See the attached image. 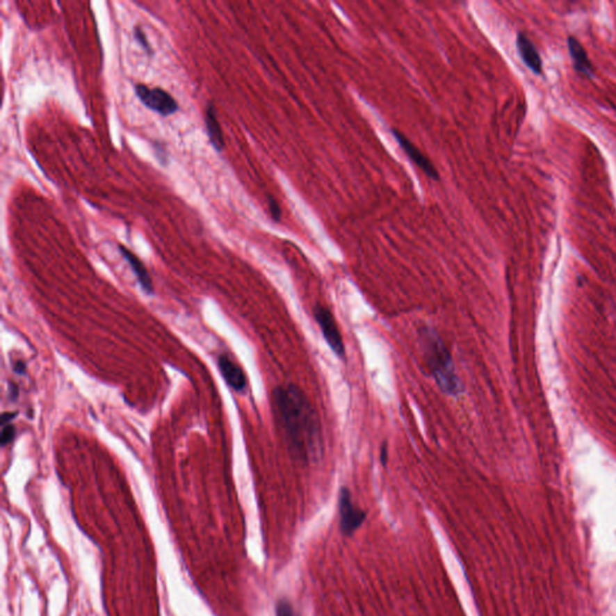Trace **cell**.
<instances>
[{"label":"cell","instance_id":"cell-4","mask_svg":"<svg viewBox=\"0 0 616 616\" xmlns=\"http://www.w3.org/2000/svg\"><path fill=\"white\" fill-rule=\"evenodd\" d=\"M313 316L316 318L326 343L329 344L331 350L339 359H344L346 348H344L343 339L341 336L332 312L323 305H316L313 308Z\"/></svg>","mask_w":616,"mask_h":616},{"label":"cell","instance_id":"cell-3","mask_svg":"<svg viewBox=\"0 0 616 616\" xmlns=\"http://www.w3.org/2000/svg\"><path fill=\"white\" fill-rule=\"evenodd\" d=\"M134 90L136 97L146 108L159 113L161 116H170L179 110L176 99L161 87L151 88L143 83H138L134 86Z\"/></svg>","mask_w":616,"mask_h":616},{"label":"cell","instance_id":"cell-16","mask_svg":"<svg viewBox=\"0 0 616 616\" xmlns=\"http://www.w3.org/2000/svg\"><path fill=\"white\" fill-rule=\"evenodd\" d=\"M154 148H156V158L161 161V165H166L168 164V153L164 151V146L159 145V143H156Z\"/></svg>","mask_w":616,"mask_h":616},{"label":"cell","instance_id":"cell-12","mask_svg":"<svg viewBox=\"0 0 616 616\" xmlns=\"http://www.w3.org/2000/svg\"><path fill=\"white\" fill-rule=\"evenodd\" d=\"M15 416H16L15 413L6 412L1 416V435H0L1 447L8 446L10 442H13V439L15 438L16 430H15L14 425L11 424V420H13V418H15Z\"/></svg>","mask_w":616,"mask_h":616},{"label":"cell","instance_id":"cell-5","mask_svg":"<svg viewBox=\"0 0 616 616\" xmlns=\"http://www.w3.org/2000/svg\"><path fill=\"white\" fill-rule=\"evenodd\" d=\"M339 527L341 532L346 537H352L357 532V528L362 526L365 519H366V513L362 509L357 508L352 501V494L349 492L348 487H341L339 490Z\"/></svg>","mask_w":616,"mask_h":616},{"label":"cell","instance_id":"cell-7","mask_svg":"<svg viewBox=\"0 0 616 616\" xmlns=\"http://www.w3.org/2000/svg\"><path fill=\"white\" fill-rule=\"evenodd\" d=\"M218 367L224 380L232 387L235 391H243L246 389L247 378L245 372L236 362H232V359L222 354L218 357Z\"/></svg>","mask_w":616,"mask_h":616},{"label":"cell","instance_id":"cell-18","mask_svg":"<svg viewBox=\"0 0 616 616\" xmlns=\"http://www.w3.org/2000/svg\"><path fill=\"white\" fill-rule=\"evenodd\" d=\"M24 370H26V365H24L22 362H18L17 364H16V366H15V371L18 372V373H23Z\"/></svg>","mask_w":616,"mask_h":616},{"label":"cell","instance_id":"cell-2","mask_svg":"<svg viewBox=\"0 0 616 616\" xmlns=\"http://www.w3.org/2000/svg\"><path fill=\"white\" fill-rule=\"evenodd\" d=\"M420 344L430 373L443 393L457 396L462 391L460 380L456 375L455 366L444 341L431 326L420 329Z\"/></svg>","mask_w":616,"mask_h":616},{"label":"cell","instance_id":"cell-11","mask_svg":"<svg viewBox=\"0 0 616 616\" xmlns=\"http://www.w3.org/2000/svg\"><path fill=\"white\" fill-rule=\"evenodd\" d=\"M567 44L569 54H571L572 57V62L574 64L576 72H581V74L587 77L592 76L594 67H592V64L590 62L585 49L573 36L568 38Z\"/></svg>","mask_w":616,"mask_h":616},{"label":"cell","instance_id":"cell-9","mask_svg":"<svg viewBox=\"0 0 616 616\" xmlns=\"http://www.w3.org/2000/svg\"><path fill=\"white\" fill-rule=\"evenodd\" d=\"M118 248H120V252H121V254L123 255V258H124V259L128 261V264H129L130 268H131L133 273H135V276L138 278L140 286H143V291H146L147 294H152L153 291H154V289H153L152 277H151V275L148 273L147 268L145 266V264H143V261L140 260L139 257L134 254L129 248L122 246V245H120Z\"/></svg>","mask_w":616,"mask_h":616},{"label":"cell","instance_id":"cell-14","mask_svg":"<svg viewBox=\"0 0 616 616\" xmlns=\"http://www.w3.org/2000/svg\"><path fill=\"white\" fill-rule=\"evenodd\" d=\"M276 616H296L291 603L286 599H282L276 604Z\"/></svg>","mask_w":616,"mask_h":616},{"label":"cell","instance_id":"cell-10","mask_svg":"<svg viewBox=\"0 0 616 616\" xmlns=\"http://www.w3.org/2000/svg\"><path fill=\"white\" fill-rule=\"evenodd\" d=\"M205 124L211 145L213 146L217 152H222L224 146H225V141H224L223 131L219 124L213 104H209V106L206 108Z\"/></svg>","mask_w":616,"mask_h":616},{"label":"cell","instance_id":"cell-13","mask_svg":"<svg viewBox=\"0 0 616 616\" xmlns=\"http://www.w3.org/2000/svg\"><path fill=\"white\" fill-rule=\"evenodd\" d=\"M133 31H134V38L136 42H138V44L146 51V54H147L148 56H153L154 52H153L151 44H149V41H148L147 35H146V33H145V31L141 28V26H135Z\"/></svg>","mask_w":616,"mask_h":616},{"label":"cell","instance_id":"cell-6","mask_svg":"<svg viewBox=\"0 0 616 616\" xmlns=\"http://www.w3.org/2000/svg\"><path fill=\"white\" fill-rule=\"evenodd\" d=\"M391 133H393L395 140L400 145V147L402 148V151L406 153L407 156L414 163V165L418 166L430 179H435V181L439 179V174H438L437 169H436V166L433 165V163L430 158L425 156L424 153L421 152L419 148L416 147V145L407 138L406 135L402 134L401 131L393 129Z\"/></svg>","mask_w":616,"mask_h":616},{"label":"cell","instance_id":"cell-17","mask_svg":"<svg viewBox=\"0 0 616 616\" xmlns=\"http://www.w3.org/2000/svg\"><path fill=\"white\" fill-rule=\"evenodd\" d=\"M387 460H388V448H387V444H383L382 446V453H380V461L383 462V464H387Z\"/></svg>","mask_w":616,"mask_h":616},{"label":"cell","instance_id":"cell-8","mask_svg":"<svg viewBox=\"0 0 616 616\" xmlns=\"http://www.w3.org/2000/svg\"><path fill=\"white\" fill-rule=\"evenodd\" d=\"M517 47H518L519 54L523 59V62L526 64V67L531 69L532 72L537 75L542 74L543 63H542L540 52L537 51L536 46L533 45V42L523 33L518 34Z\"/></svg>","mask_w":616,"mask_h":616},{"label":"cell","instance_id":"cell-15","mask_svg":"<svg viewBox=\"0 0 616 616\" xmlns=\"http://www.w3.org/2000/svg\"><path fill=\"white\" fill-rule=\"evenodd\" d=\"M268 209H270V215L273 217V220L279 222L282 216L281 207L278 205L277 201L273 197H268Z\"/></svg>","mask_w":616,"mask_h":616},{"label":"cell","instance_id":"cell-1","mask_svg":"<svg viewBox=\"0 0 616 616\" xmlns=\"http://www.w3.org/2000/svg\"><path fill=\"white\" fill-rule=\"evenodd\" d=\"M275 405L294 455L305 462H317L323 456L322 426L307 396L296 385L278 387Z\"/></svg>","mask_w":616,"mask_h":616}]
</instances>
